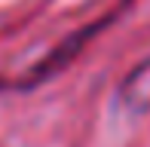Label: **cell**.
I'll list each match as a JSON object with an SVG mask.
<instances>
[{
  "instance_id": "obj_1",
  "label": "cell",
  "mask_w": 150,
  "mask_h": 147,
  "mask_svg": "<svg viewBox=\"0 0 150 147\" xmlns=\"http://www.w3.org/2000/svg\"><path fill=\"white\" fill-rule=\"evenodd\" d=\"M129 3H132V0H120V3L113 6L110 12H104V16L92 18V22H86L83 28H77L74 34H67L58 46H52V49L46 52V55L40 58L37 64H31V68L25 71L22 77L0 83V89H6V92H31V89H37V86H43L46 80H52L58 71H64L67 64L77 58V55H83V49H86V46H89V43H92V40L98 37L104 28H110V25L122 16V12L129 9Z\"/></svg>"
}]
</instances>
